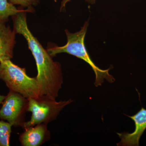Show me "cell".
<instances>
[{
    "mask_svg": "<svg viewBox=\"0 0 146 146\" xmlns=\"http://www.w3.org/2000/svg\"><path fill=\"white\" fill-rule=\"evenodd\" d=\"M31 8L23 10L12 17L13 31L22 34L28 44L36 61L37 75L36 80L40 88V97L56 100L63 84L61 67L59 63L54 62L47 50H45L30 31L27 24L26 11Z\"/></svg>",
    "mask_w": 146,
    "mask_h": 146,
    "instance_id": "obj_1",
    "label": "cell"
},
{
    "mask_svg": "<svg viewBox=\"0 0 146 146\" xmlns=\"http://www.w3.org/2000/svg\"><path fill=\"white\" fill-rule=\"evenodd\" d=\"M89 25V21H86L80 30L75 33H71L66 30L65 31L67 37V44L63 46H50L48 48L47 51L52 57L60 53H66L80 58L88 63L96 75L94 84L96 87L101 86L105 80L110 83H113L115 81V79L109 73L111 68L104 70L98 67L91 59L86 50L84 39Z\"/></svg>",
    "mask_w": 146,
    "mask_h": 146,
    "instance_id": "obj_2",
    "label": "cell"
},
{
    "mask_svg": "<svg viewBox=\"0 0 146 146\" xmlns=\"http://www.w3.org/2000/svg\"><path fill=\"white\" fill-rule=\"evenodd\" d=\"M0 78L10 91L21 94L27 99L40 97V88L36 77H30L25 68L18 67L10 59L0 62Z\"/></svg>",
    "mask_w": 146,
    "mask_h": 146,
    "instance_id": "obj_3",
    "label": "cell"
},
{
    "mask_svg": "<svg viewBox=\"0 0 146 146\" xmlns=\"http://www.w3.org/2000/svg\"><path fill=\"white\" fill-rule=\"evenodd\" d=\"M73 101L56 102L45 97L28 100L27 110L32 113L31 119L25 123V128L42 123H47L54 119L65 106Z\"/></svg>",
    "mask_w": 146,
    "mask_h": 146,
    "instance_id": "obj_4",
    "label": "cell"
},
{
    "mask_svg": "<svg viewBox=\"0 0 146 146\" xmlns=\"http://www.w3.org/2000/svg\"><path fill=\"white\" fill-rule=\"evenodd\" d=\"M25 99L21 94L10 91L3 102L0 119L6 120L12 125H17L25 104Z\"/></svg>",
    "mask_w": 146,
    "mask_h": 146,
    "instance_id": "obj_5",
    "label": "cell"
},
{
    "mask_svg": "<svg viewBox=\"0 0 146 146\" xmlns=\"http://www.w3.org/2000/svg\"><path fill=\"white\" fill-rule=\"evenodd\" d=\"M135 123V130L132 133H117L121 138L117 144L119 146H138L139 140L146 129V109L142 107L135 115L128 116Z\"/></svg>",
    "mask_w": 146,
    "mask_h": 146,
    "instance_id": "obj_6",
    "label": "cell"
},
{
    "mask_svg": "<svg viewBox=\"0 0 146 146\" xmlns=\"http://www.w3.org/2000/svg\"><path fill=\"white\" fill-rule=\"evenodd\" d=\"M15 34L5 23H0V62L13 57Z\"/></svg>",
    "mask_w": 146,
    "mask_h": 146,
    "instance_id": "obj_7",
    "label": "cell"
},
{
    "mask_svg": "<svg viewBox=\"0 0 146 146\" xmlns=\"http://www.w3.org/2000/svg\"><path fill=\"white\" fill-rule=\"evenodd\" d=\"M25 129L19 138L22 145L39 146L44 141L47 131L45 124H40Z\"/></svg>",
    "mask_w": 146,
    "mask_h": 146,
    "instance_id": "obj_8",
    "label": "cell"
},
{
    "mask_svg": "<svg viewBox=\"0 0 146 146\" xmlns=\"http://www.w3.org/2000/svg\"><path fill=\"white\" fill-rule=\"evenodd\" d=\"M23 10L16 8L8 0H0V23H5L10 16H14Z\"/></svg>",
    "mask_w": 146,
    "mask_h": 146,
    "instance_id": "obj_9",
    "label": "cell"
},
{
    "mask_svg": "<svg viewBox=\"0 0 146 146\" xmlns=\"http://www.w3.org/2000/svg\"><path fill=\"white\" fill-rule=\"evenodd\" d=\"M12 126L8 122L0 121V146H9Z\"/></svg>",
    "mask_w": 146,
    "mask_h": 146,
    "instance_id": "obj_10",
    "label": "cell"
},
{
    "mask_svg": "<svg viewBox=\"0 0 146 146\" xmlns=\"http://www.w3.org/2000/svg\"><path fill=\"white\" fill-rule=\"evenodd\" d=\"M13 5H17L22 7L31 8L32 6L36 5L39 2L38 0H8Z\"/></svg>",
    "mask_w": 146,
    "mask_h": 146,
    "instance_id": "obj_11",
    "label": "cell"
},
{
    "mask_svg": "<svg viewBox=\"0 0 146 146\" xmlns=\"http://www.w3.org/2000/svg\"><path fill=\"white\" fill-rule=\"evenodd\" d=\"M71 0H63L61 2V6H60V11H61L63 9L65 8V6L67 4V3L70 1ZM85 1L89 3L91 5L94 4L96 3V0H85Z\"/></svg>",
    "mask_w": 146,
    "mask_h": 146,
    "instance_id": "obj_12",
    "label": "cell"
},
{
    "mask_svg": "<svg viewBox=\"0 0 146 146\" xmlns=\"http://www.w3.org/2000/svg\"><path fill=\"white\" fill-rule=\"evenodd\" d=\"M6 96H1L0 95V104L2 103L3 102V101L5 99Z\"/></svg>",
    "mask_w": 146,
    "mask_h": 146,
    "instance_id": "obj_13",
    "label": "cell"
}]
</instances>
